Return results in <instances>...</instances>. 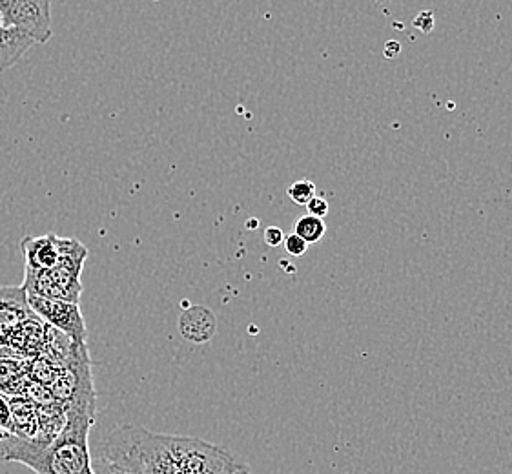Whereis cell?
I'll return each instance as SVG.
<instances>
[{
	"instance_id": "1",
	"label": "cell",
	"mask_w": 512,
	"mask_h": 474,
	"mask_svg": "<svg viewBox=\"0 0 512 474\" xmlns=\"http://www.w3.org/2000/svg\"><path fill=\"white\" fill-rule=\"evenodd\" d=\"M101 456L134 474H232L246 467L223 445L123 425L104 438Z\"/></svg>"
},
{
	"instance_id": "4",
	"label": "cell",
	"mask_w": 512,
	"mask_h": 474,
	"mask_svg": "<svg viewBox=\"0 0 512 474\" xmlns=\"http://www.w3.org/2000/svg\"><path fill=\"white\" fill-rule=\"evenodd\" d=\"M30 309L41 318L44 323L52 325L53 329L61 330L68 338L77 343H86L88 329L82 318L81 309L77 303H70L64 299H48L41 296L26 294Z\"/></svg>"
},
{
	"instance_id": "11",
	"label": "cell",
	"mask_w": 512,
	"mask_h": 474,
	"mask_svg": "<svg viewBox=\"0 0 512 474\" xmlns=\"http://www.w3.org/2000/svg\"><path fill=\"white\" fill-rule=\"evenodd\" d=\"M59 372H61V365L48 356H37V358L26 360V374L31 382L50 387L59 376Z\"/></svg>"
},
{
	"instance_id": "12",
	"label": "cell",
	"mask_w": 512,
	"mask_h": 474,
	"mask_svg": "<svg viewBox=\"0 0 512 474\" xmlns=\"http://www.w3.org/2000/svg\"><path fill=\"white\" fill-rule=\"evenodd\" d=\"M297 236L301 237V239H305L308 245H314V243H319L325 234H327V225H325V219H321V217L316 216H303L296 223V232Z\"/></svg>"
},
{
	"instance_id": "14",
	"label": "cell",
	"mask_w": 512,
	"mask_h": 474,
	"mask_svg": "<svg viewBox=\"0 0 512 474\" xmlns=\"http://www.w3.org/2000/svg\"><path fill=\"white\" fill-rule=\"evenodd\" d=\"M283 245H285V250H287L288 254L294 256V258L305 256V252L308 250L307 241L301 239L297 234H290V236L285 237Z\"/></svg>"
},
{
	"instance_id": "10",
	"label": "cell",
	"mask_w": 512,
	"mask_h": 474,
	"mask_svg": "<svg viewBox=\"0 0 512 474\" xmlns=\"http://www.w3.org/2000/svg\"><path fill=\"white\" fill-rule=\"evenodd\" d=\"M31 46H35V42L24 31L6 26L0 17V73L13 68Z\"/></svg>"
},
{
	"instance_id": "13",
	"label": "cell",
	"mask_w": 512,
	"mask_h": 474,
	"mask_svg": "<svg viewBox=\"0 0 512 474\" xmlns=\"http://www.w3.org/2000/svg\"><path fill=\"white\" fill-rule=\"evenodd\" d=\"M288 197L299 205V207H307L308 203L316 197V185L312 181H296L294 185L287 190Z\"/></svg>"
},
{
	"instance_id": "5",
	"label": "cell",
	"mask_w": 512,
	"mask_h": 474,
	"mask_svg": "<svg viewBox=\"0 0 512 474\" xmlns=\"http://www.w3.org/2000/svg\"><path fill=\"white\" fill-rule=\"evenodd\" d=\"M44 338H46V323L35 314L30 320L22 321L15 329L2 336L6 345L15 352L21 360H31L44 354Z\"/></svg>"
},
{
	"instance_id": "18",
	"label": "cell",
	"mask_w": 512,
	"mask_h": 474,
	"mask_svg": "<svg viewBox=\"0 0 512 474\" xmlns=\"http://www.w3.org/2000/svg\"><path fill=\"white\" fill-rule=\"evenodd\" d=\"M265 241H267L268 247H279L285 241V234L281 228L268 227L265 230Z\"/></svg>"
},
{
	"instance_id": "8",
	"label": "cell",
	"mask_w": 512,
	"mask_h": 474,
	"mask_svg": "<svg viewBox=\"0 0 512 474\" xmlns=\"http://www.w3.org/2000/svg\"><path fill=\"white\" fill-rule=\"evenodd\" d=\"M179 332L192 343H208L216 336V316L206 307H190L179 316Z\"/></svg>"
},
{
	"instance_id": "16",
	"label": "cell",
	"mask_w": 512,
	"mask_h": 474,
	"mask_svg": "<svg viewBox=\"0 0 512 474\" xmlns=\"http://www.w3.org/2000/svg\"><path fill=\"white\" fill-rule=\"evenodd\" d=\"M93 471H95V474H134L126 471L123 467H119V465L112 464L104 456H99L97 460H93Z\"/></svg>"
},
{
	"instance_id": "7",
	"label": "cell",
	"mask_w": 512,
	"mask_h": 474,
	"mask_svg": "<svg viewBox=\"0 0 512 474\" xmlns=\"http://www.w3.org/2000/svg\"><path fill=\"white\" fill-rule=\"evenodd\" d=\"M59 239L61 237L57 234L24 237L21 241V248L26 267L42 268V270H52L53 267H57V263L61 259Z\"/></svg>"
},
{
	"instance_id": "19",
	"label": "cell",
	"mask_w": 512,
	"mask_h": 474,
	"mask_svg": "<svg viewBox=\"0 0 512 474\" xmlns=\"http://www.w3.org/2000/svg\"><path fill=\"white\" fill-rule=\"evenodd\" d=\"M0 358H19L15 352L11 351L10 347L6 345V341L0 338Z\"/></svg>"
},
{
	"instance_id": "20",
	"label": "cell",
	"mask_w": 512,
	"mask_h": 474,
	"mask_svg": "<svg viewBox=\"0 0 512 474\" xmlns=\"http://www.w3.org/2000/svg\"><path fill=\"white\" fill-rule=\"evenodd\" d=\"M232 474H252L250 473V469H248V465L246 467H243V469H239V471H236V473Z\"/></svg>"
},
{
	"instance_id": "3",
	"label": "cell",
	"mask_w": 512,
	"mask_h": 474,
	"mask_svg": "<svg viewBox=\"0 0 512 474\" xmlns=\"http://www.w3.org/2000/svg\"><path fill=\"white\" fill-rule=\"evenodd\" d=\"M53 4L55 0H0V17L35 44H46L53 35Z\"/></svg>"
},
{
	"instance_id": "9",
	"label": "cell",
	"mask_w": 512,
	"mask_h": 474,
	"mask_svg": "<svg viewBox=\"0 0 512 474\" xmlns=\"http://www.w3.org/2000/svg\"><path fill=\"white\" fill-rule=\"evenodd\" d=\"M8 402L13 420V436L22 440H35L41 429L39 407L24 396H10Z\"/></svg>"
},
{
	"instance_id": "21",
	"label": "cell",
	"mask_w": 512,
	"mask_h": 474,
	"mask_svg": "<svg viewBox=\"0 0 512 474\" xmlns=\"http://www.w3.org/2000/svg\"><path fill=\"white\" fill-rule=\"evenodd\" d=\"M372 2H376V4H387L390 0H372Z\"/></svg>"
},
{
	"instance_id": "2",
	"label": "cell",
	"mask_w": 512,
	"mask_h": 474,
	"mask_svg": "<svg viewBox=\"0 0 512 474\" xmlns=\"http://www.w3.org/2000/svg\"><path fill=\"white\" fill-rule=\"evenodd\" d=\"M66 422L50 444L0 434V458L30 467L37 474H95L88 436L95 405H66Z\"/></svg>"
},
{
	"instance_id": "15",
	"label": "cell",
	"mask_w": 512,
	"mask_h": 474,
	"mask_svg": "<svg viewBox=\"0 0 512 474\" xmlns=\"http://www.w3.org/2000/svg\"><path fill=\"white\" fill-rule=\"evenodd\" d=\"M0 431L6 434H13L10 402H8L6 394H0Z\"/></svg>"
},
{
	"instance_id": "17",
	"label": "cell",
	"mask_w": 512,
	"mask_h": 474,
	"mask_svg": "<svg viewBox=\"0 0 512 474\" xmlns=\"http://www.w3.org/2000/svg\"><path fill=\"white\" fill-rule=\"evenodd\" d=\"M308 212H310V216L321 217V219H325V216L328 214V203L327 199H323V197H314L310 203L307 205Z\"/></svg>"
},
{
	"instance_id": "6",
	"label": "cell",
	"mask_w": 512,
	"mask_h": 474,
	"mask_svg": "<svg viewBox=\"0 0 512 474\" xmlns=\"http://www.w3.org/2000/svg\"><path fill=\"white\" fill-rule=\"evenodd\" d=\"M35 312L30 309L26 290L22 287H0V338L11 329L30 320Z\"/></svg>"
}]
</instances>
